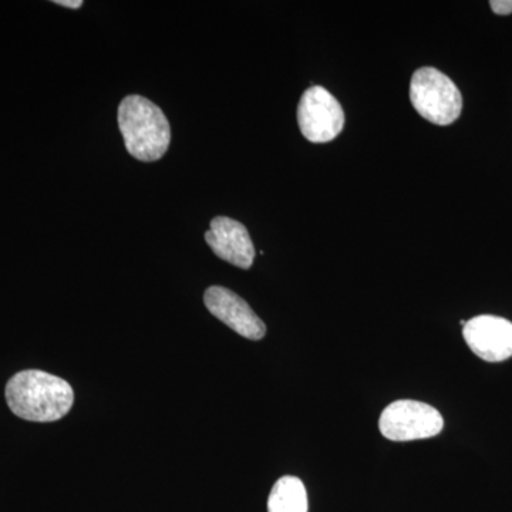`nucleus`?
Listing matches in <instances>:
<instances>
[{
	"instance_id": "obj_7",
	"label": "nucleus",
	"mask_w": 512,
	"mask_h": 512,
	"mask_svg": "<svg viewBox=\"0 0 512 512\" xmlns=\"http://www.w3.org/2000/svg\"><path fill=\"white\" fill-rule=\"evenodd\" d=\"M204 302L215 318L220 319L242 338L264 339L265 323L237 293L222 286H211L204 293Z\"/></svg>"
},
{
	"instance_id": "obj_6",
	"label": "nucleus",
	"mask_w": 512,
	"mask_h": 512,
	"mask_svg": "<svg viewBox=\"0 0 512 512\" xmlns=\"http://www.w3.org/2000/svg\"><path fill=\"white\" fill-rule=\"evenodd\" d=\"M464 340L474 355L498 363L512 356V323L500 316L480 315L463 326Z\"/></svg>"
},
{
	"instance_id": "obj_4",
	"label": "nucleus",
	"mask_w": 512,
	"mask_h": 512,
	"mask_svg": "<svg viewBox=\"0 0 512 512\" xmlns=\"http://www.w3.org/2000/svg\"><path fill=\"white\" fill-rule=\"evenodd\" d=\"M443 427L439 410L416 400H397L389 404L379 420L380 433L392 441L430 439L440 434Z\"/></svg>"
},
{
	"instance_id": "obj_5",
	"label": "nucleus",
	"mask_w": 512,
	"mask_h": 512,
	"mask_svg": "<svg viewBox=\"0 0 512 512\" xmlns=\"http://www.w3.org/2000/svg\"><path fill=\"white\" fill-rule=\"evenodd\" d=\"M301 133L311 143H329L345 127V111L336 97L322 86H312L302 94L298 106Z\"/></svg>"
},
{
	"instance_id": "obj_11",
	"label": "nucleus",
	"mask_w": 512,
	"mask_h": 512,
	"mask_svg": "<svg viewBox=\"0 0 512 512\" xmlns=\"http://www.w3.org/2000/svg\"><path fill=\"white\" fill-rule=\"evenodd\" d=\"M56 5L64 6V8L79 9L82 8V0H56Z\"/></svg>"
},
{
	"instance_id": "obj_2",
	"label": "nucleus",
	"mask_w": 512,
	"mask_h": 512,
	"mask_svg": "<svg viewBox=\"0 0 512 512\" xmlns=\"http://www.w3.org/2000/svg\"><path fill=\"white\" fill-rule=\"evenodd\" d=\"M119 127L128 153L136 160H160L170 147V123L163 110L146 97H124L119 106Z\"/></svg>"
},
{
	"instance_id": "obj_9",
	"label": "nucleus",
	"mask_w": 512,
	"mask_h": 512,
	"mask_svg": "<svg viewBox=\"0 0 512 512\" xmlns=\"http://www.w3.org/2000/svg\"><path fill=\"white\" fill-rule=\"evenodd\" d=\"M308 493L298 477L285 476L276 481L268 500V512H308Z\"/></svg>"
},
{
	"instance_id": "obj_3",
	"label": "nucleus",
	"mask_w": 512,
	"mask_h": 512,
	"mask_svg": "<svg viewBox=\"0 0 512 512\" xmlns=\"http://www.w3.org/2000/svg\"><path fill=\"white\" fill-rule=\"evenodd\" d=\"M410 101L424 120L437 126H450L463 110V97L456 84L434 67H421L414 72Z\"/></svg>"
},
{
	"instance_id": "obj_10",
	"label": "nucleus",
	"mask_w": 512,
	"mask_h": 512,
	"mask_svg": "<svg viewBox=\"0 0 512 512\" xmlns=\"http://www.w3.org/2000/svg\"><path fill=\"white\" fill-rule=\"evenodd\" d=\"M490 6L495 15L507 16L512 13V0H491Z\"/></svg>"
},
{
	"instance_id": "obj_8",
	"label": "nucleus",
	"mask_w": 512,
	"mask_h": 512,
	"mask_svg": "<svg viewBox=\"0 0 512 512\" xmlns=\"http://www.w3.org/2000/svg\"><path fill=\"white\" fill-rule=\"evenodd\" d=\"M205 241L222 261L241 269H249L254 264V244L241 222L228 217L214 218L210 231L205 232Z\"/></svg>"
},
{
	"instance_id": "obj_1",
	"label": "nucleus",
	"mask_w": 512,
	"mask_h": 512,
	"mask_svg": "<svg viewBox=\"0 0 512 512\" xmlns=\"http://www.w3.org/2000/svg\"><path fill=\"white\" fill-rule=\"evenodd\" d=\"M6 402L20 419L52 423L70 412L74 392L60 377L42 370H23L6 384Z\"/></svg>"
}]
</instances>
